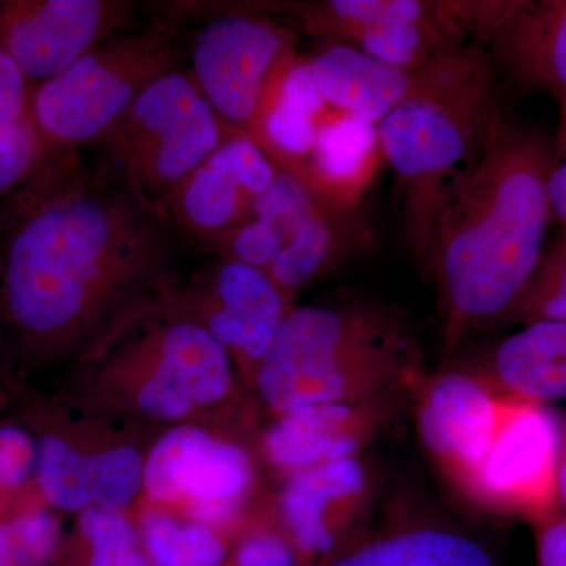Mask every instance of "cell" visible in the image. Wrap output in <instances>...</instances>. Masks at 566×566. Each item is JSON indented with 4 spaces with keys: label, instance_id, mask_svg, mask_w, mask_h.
Masks as SVG:
<instances>
[{
    "label": "cell",
    "instance_id": "cell-1",
    "mask_svg": "<svg viewBox=\"0 0 566 566\" xmlns=\"http://www.w3.org/2000/svg\"><path fill=\"white\" fill-rule=\"evenodd\" d=\"M186 245L166 214L73 156L62 188L11 240V315L29 333L111 340L169 303Z\"/></svg>",
    "mask_w": 566,
    "mask_h": 566
},
{
    "label": "cell",
    "instance_id": "cell-2",
    "mask_svg": "<svg viewBox=\"0 0 566 566\" xmlns=\"http://www.w3.org/2000/svg\"><path fill=\"white\" fill-rule=\"evenodd\" d=\"M556 163L542 133L502 115L450 193L427 260L438 283L446 352L506 319L543 260Z\"/></svg>",
    "mask_w": 566,
    "mask_h": 566
},
{
    "label": "cell",
    "instance_id": "cell-3",
    "mask_svg": "<svg viewBox=\"0 0 566 566\" xmlns=\"http://www.w3.org/2000/svg\"><path fill=\"white\" fill-rule=\"evenodd\" d=\"M495 66L480 41L449 44L415 70L411 91L376 126L397 175L405 240L419 262L430 256L450 193L504 115Z\"/></svg>",
    "mask_w": 566,
    "mask_h": 566
},
{
    "label": "cell",
    "instance_id": "cell-4",
    "mask_svg": "<svg viewBox=\"0 0 566 566\" xmlns=\"http://www.w3.org/2000/svg\"><path fill=\"white\" fill-rule=\"evenodd\" d=\"M415 337L389 312L290 307L256 367V390L279 416L319 403L397 405L423 381Z\"/></svg>",
    "mask_w": 566,
    "mask_h": 566
},
{
    "label": "cell",
    "instance_id": "cell-5",
    "mask_svg": "<svg viewBox=\"0 0 566 566\" xmlns=\"http://www.w3.org/2000/svg\"><path fill=\"white\" fill-rule=\"evenodd\" d=\"M234 132L212 109L191 71L180 70L142 93L93 145L107 172L166 214L182 181Z\"/></svg>",
    "mask_w": 566,
    "mask_h": 566
},
{
    "label": "cell",
    "instance_id": "cell-6",
    "mask_svg": "<svg viewBox=\"0 0 566 566\" xmlns=\"http://www.w3.org/2000/svg\"><path fill=\"white\" fill-rule=\"evenodd\" d=\"M181 17L175 13L107 36L41 85L35 117L62 144H95L156 81L185 70Z\"/></svg>",
    "mask_w": 566,
    "mask_h": 566
},
{
    "label": "cell",
    "instance_id": "cell-7",
    "mask_svg": "<svg viewBox=\"0 0 566 566\" xmlns=\"http://www.w3.org/2000/svg\"><path fill=\"white\" fill-rule=\"evenodd\" d=\"M292 52L290 31L245 10H227L205 22L189 44L191 74L216 114L253 136L264 92Z\"/></svg>",
    "mask_w": 566,
    "mask_h": 566
},
{
    "label": "cell",
    "instance_id": "cell-8",
    "mask_svg": "<svg viewBox=\"0 0 566 566\" xmlns=\"http://www.w3.org/2000/svg\"><path fill=\"white\" fill-rule=\"evenodd\" d=\"M562 427L545 406L505 397L490 452L465 493L535 521L558 509Z\"/></svg>",
    "mask_w": 566,
    "mask_h": 566
},
{
    "label": "cell",
    "instance_id": "cell-9",
    "mask_svg": "<svg viewBox=\"0 0 566 566\" xmlns=\"http://www.w3.org/2000/svg\"><path fill=\"white\" fill-rule=\"evenodd\" d=\"M153 322L128 348L150 371L137 392L140 411L177 420L226 398L233 386L226 346L196 318Z\"/></svg>",
    "mask_w": 566,
    "mask_h": 566
},
{
    "label": "cell",
    "instance_id": "cell-10",
    "mask_svg": "<svg viewBox=\"0 0 566 566\" xmlns=\"http://www.w3.org/2000/svg\"><path fill=\"white\" fill-rule=\"evenodd\" d=\"M277 167L245 133L234 132L174 193L166 216L199 245L218 241L248 222Z\"/></svg>",
    "mask_w": 566,
    "mask_h": 566
},
{
    "label": "cell",
    "instance_id": "cell-11",
    "mask_svg": "<svg viewBox=\"0 0 566 566\" xmlns=\"http://www.w3.org/2000/svg\"><path fill=\"white\" fill-rule=\"evenodd\" d=\"M416 398L417 431L424 449L468 490L493 444L505 397L479 375L452 370L423 378Z\"/></svg>",
    "mask_w": 566,
    "mask_h": 566
},
{
    "label": "cell",
    "instance_id": "cell-12",
    "mask_svg": "<svg viewBox=\"0 0 566 566\" xmlns=\"http://www.w3.org/2000/svg\"><path fill=\"white\" fill-rule=\"evenodd\" d=\"M472 32L517 82L566 102V0L476 2Z\"/></svg>",
    "mask_w": 566,
    "mask_h": 566
},
{
    "label": "cell",
    "instance_id": "cell-13",
    "mask_svg": "<svg viewBox=\"0 0 566 566\" xmlns=\"http://www.w3.org/2000/svg\"><path fill=\"white\" fill-rule=\"evenodd\" d=\"M252 482L253 464L243 447L189 424L167 431L145 461V490L164 502L240 510Z\"/></svg>",
    "mask_w": 566,
    "mask_h": 566
},
{
    "label": "cell",
    "instance_id": "cell-14",
    "mask_svg": "<svg viewBox=\"0 0 566 566\" xmlns=\"http://www.w3.org/2000/svg\"><path fill=\"white\" fill-rule=\"evenodd\" d=\"M371 493V474L360 458L316 465L289 475L279 509L289 542L300 557L337 556Z\"/></svg>",
    "mask_w": 566,
    "mask_h": 566
},
{
    "label": "cell",
    "instance_id": "cell-15",
    "mask_svg": "<svg viewBox=\"0 0 566 566\" xmlns=\"http://www.w3.org/2000/svg\"><path fill=\"white\" fill-rule=\"evenodd\" d=\"M129 7L106 0H48L10 25L7 52L22 73L52 80L126 29Z\"/></svg>",
    "mask_w": 566,
    "mask_h": 566
},
{
    "label": "cell",
    "instance_id": "cell-16",
    "mask_svg": "<svg viewBox=\"0 0 566 566\" xmlns=\"http://www.w3.org/2000/svg\"><path fill=\"white\" fill-rule=\"evenodd\" d=\"M202 307L197 322L227 352L252 365L253 374L290 311L289 300L268 273L232 259H222L211 270Z\"/></svg>",
    "mask_w": 566,
    "mask_h": 566
},
{
    "label": "cell",
    "instance_id": "cell-17",
    "mask_svg": "<svg viewBox=\"0 0 566 566\" xmlns=\"http://www.w3.org/2000/svg\"><path fill=\"white\" fill-rule=\"evenodd\" d=\"M394 405L319 403L279 416L263 439L271 463L293 472L359 458L389 422Z\"/></svg>",
    "mask_w": 566,
    "mask_h": 566
},
{
    "label": "cell",
    "instance_id": "cell-18",
    "mask_svg": "<svg viewBox=\"0 0 566 566\" xmlns=\"http://www.w3.org/2000/svg\"><path fill=\"white\" fill-rule=\"evenodd\" d=\"M36 479L44 497L63 512L122 510L144 486L145 461L134 447L82 455L59 438L43 439Z\"/></svg>",
    "mask_w": 566,
    "mask_h": 566
},
{
    "label": "cell",
    "instance_id": "cell-19",
    "mask_svg": "<svg viewBox=\"0 0 566 566\" xmlns=\"http://www.w3.org/2000/svg\"><path fill=\"white\" fill-rule=\"evenodd\" d=\"M324 104L311 63L289 52L268 82L252 139L277 169L294 175L314 150Z\"/></svg>",
    "mask_w": 566,
    "mask_h": 566
},
{
    "label": "cell",
    "instance_id": "cell-20",
    "mask_svg": "<svg viewBox=\"0 0 566 566\" xmlns=\"http://www.w3.org/2000/svg\"><path fill=\"white\" fill-rule=\"evenodd\" d=\"M476 375L494 392L545 405L566 400V323L535 322L501 342Z\"/></svg>",
    "mask_w": 566,
    "mask_h": 566
},
{
    "label": "cell",
    "instance_id": "cell-21",
    "mask_svg": "<svg viewBox=\"0 0 566 566\" xmlns=\"http://www.w3.org/2000/svg\"><path fill=\"white\" fill-rule=\"evenodd\" d=\"M308 63L326 103L376 126L415 84V70L390 65L344 43L324 48Z\"/></svg>",
    "mask_w": 566,
    "mask_h": 566
},
{
    "label": "cell",
    "instance_id": "cell-22",
    "mask_svg": "<svg viewBox=\"0 0 566 566\" xmlns=\"http://www.w3.org/2000/svg\"><path fill=\"white\" fill-rule=\"evenodd\" d=\"M379 147L378 128L345 114L324 122L316 136L311 164L294 175L315 196L329 205L352 202L354 192L374 170Z\"/></svg>",
    "mask_w": 566,
    "mask_h": 566
},
{
    "label": "cell",
    "instance_id": "cell-23",
    "mask_svg": "<svg viewBox=\"0 0 566 566\" xmlns=\"http://www.w3.org/2000/svg\"><path fill=\"white\" fill-rule=\"evenodd\" d=\"M318 197L294 175L277 169L268 191L256 200L248 222L223 234L208 248L223 259L259 268L266 273L274 256L289 243Z\"/></svg>",
    "mask_w": 566,
    "mask_h": 566
},
{
    "label": "cell",
    "instance_id": "cell-24",
    "mask_svg": "<svg viewBox=\"0 0 566 566\" xmlns=\"http://www.w3.org/2000/svg\"><path fill=\"white\" fill-rule=\"evenodd\" d=\"M324 566H495V562L486 546L464 532L412 526L357 543Z\"/></svg>",
    "mask_w": 566,
    "mask_h": 566
},
{
    "label": "cell",
    "instance_id": "cell-25",
    "mask_svg": "<svg viewBox=\"0 0 566 566\" xmlns=\"http://www.w3.org/2000/svg\"><path fill=\"white\" fill-rule=\"evenodd\" d=\"M471 2L420 0H329L301 9L304 29L314 35L340 39L344 33L382 22H455L468 32Z\"/></svg>",
    "mask_w": 566,
    "mask_h": 566
},
{
    "label": "cell",
    "instance_id": "cell-26",
    "mask_svg": "<svg viewBox=\"0 0 566 566\" xmlns=\"http://www.w3.org/2000/svg\"><path fill=\"white\" fill-rule=\"evenodd\" d=\"M340 245V230L329 203L316 199L297 232L274 256L268 275L289 300L326 270Z\"/></svg>",
    "mask_w": 566,
    "mask_h": 566
},
{
    "label": "cell",
    "instance_id": "cell-27",
    "mask_svg": "<svg viewBox=\"0 0 566 566\" xmlns=\"http://www.w3.org/2000/svg\"><path fill=\"white\" fill-rule=\"evenodd\" d=\"M142 531L153 566H221L226 558L219 536L196 521L185 523L151 510L142 520Z\"/></svg>",
    "mask_w": 566,
    "mask_h": 566
},
{
    "label": "cell",
    "instance_id": "cell-28",
    "mask_svg": "<svg viewBox=\"0 0 566 566\" xmlns=\"http://www.w3.org/2000/svg\"><path fill=\"white\" fill-rule=\"evenodd\" d=\"M80 526L92 546L87 566H153L120 510L93 506L81 513Z\"/></svg>",
    "mask_w": 566,
    "mask_h": 566
},
{
    "label": "cell",
    "instance_id": "cell-29",
    "mask_svg": "<svg viewBox=\"0 0 566 566\" xmlns=\"http://www.w3.org/2000/svg\"><path fill=\"white\" fill-rule=\"evenodd\" d=\"M506 319L523 324L566 323V244L562 241L543 256L534 277Z\"/></svg>",
    "mask_w": 566,
    "mask_h": 566
},
{
    "label": "cell",
    "instance_id": "cell-30",
    "mask_svg": "<svg viewBox=\"0 0 566 566\" xmlns=\"http://www.w3.org/2000/svg\"><path fill=\"white\" fill-rule=\"evenodd\" d=\"M59 539L55 517L33 512L0 526V566H43Z\"/></svg>",
    "mask_w": 566,
    "mask_h": 566
},
{
    "label": "cell",
    "instance_id": "cell-31",
    "mask_svg": "<svg viewBox=\"0 0 566 566\" xmlns=\"http://www.w3.org/2000/svg\"><path fill=\"white\" fill-rule=\"evenodd\" d=\"M36 136L25 118L0 120V191L20 181L32 166Z\"/></svg>",
    "mask_w": 566,
    "mask_h": 566
},
{
    "label": "cell",
    "instance_id": "cell-32",
    "mask_svg": "<svg viewBox=\"0 0 566 566\" xmlns=\"http://www.w3.org/2000/svg\"><path fill=\"white\" fill-rule=\"evenodd\" d=\"M39 449L24 431L0 427V485L18 486L36 465Z\"/></svg>",
    "mask_w": 566,
    "mask_h": 566
},
{
    "label": "cell",
    "instance_id": "cell-33",
    "mask_svg": "<svg viewBox=\"0 0 566 566\" xmlns=\"http://www.w3.org/2000/svg\"><path fill=\"white\" fill-rule=\"evenodd\" d=\"M233 566H303L286 536L263 531L249 535L234 554Z\"/></svg>",
    "mask_w": 566,
    "mask_h": 566
},
{
    "label": "cell",
    "instance_id": "cell-34",
    "mask_svg": "<svg viewBox=\"0 0 566 566\" xmlns=\"http://www.w3.org/2000/svg\"><path fill=\"white\" fill-rule=\"evenodd\" d=\"M531 524L538 566H566V515L560 506Z\"/></svg>",
    "mask_w": 566,
    "mask_h": 566
},
{
    "label": "cell",
    "instance_id": "cell-35",
    "mask_svg": "<svg viewBox=\"0 0 566 566\" xmlns=\"http://www.w3.org/2000/svg\"><path fill=\"white\" fill-rule=\"evenodd\" d=\"M24 77L18 63L6 50H0V120L22 117L24 111Z\"/></svg>",
    "mask_w": 566,
    "mask_h": 566
},
{
    "label": "cell",
    "instance_id": "cell-36",
    "mask_svg": "<svg viewBox=\"0 0 566 566\" xmlns=\"http://www.w3.org/2000/svg\"><path fill=\"white\" fill-rule=\"evenodd\" d=\"M560 106V122H558L556 142V163L551 170L547 180V192H549L553 218L566 223V102L558 103Z\"/></svg>",
    "mask_w": 566,
    "mask_h": 566
},
{
    "label": "cell",
    "instance_id": "cell-37",
    "mask_svg": "<svg viewBox=\"0 0 566 566\" xmlns=\"http://www.w3.org/2000/svg\"><path fill=\"white\" fill-rule=\"evenodd\" d=\"M557 501L566 515V430H562L560 457L557 469Z\"/></svg>",
    "mask_w": 566,
    "mask_h": 566
},
{
    "label": "cell",
    "instance_id": "cell-38",
    "mask_svg": "<svg viewBox=\"0 0 566 566\" xmlns=\"http://www.w3.org/2000/svg\"><path fill=\"white\" fill-rule=\"evenodd\" d=\"M562 243L566 244V223H565V233L564 237H562Z\"/></svg>",
    "mask_w": 566,
    "mask_h": 566
}]
</instances>
